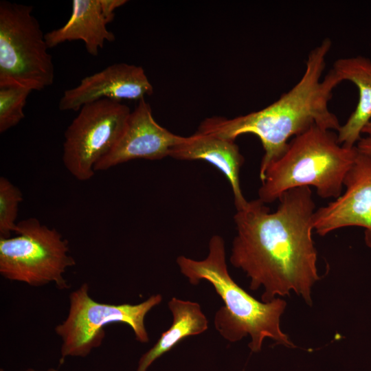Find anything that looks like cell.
Wrapping results in <instances>:
<instances>
[{
    "instance_id": "9a60e30c",
    "label": "cell",
    "mask_w": 371,
    "mask_h": 371,
    "mask_svg": "<svg viewBox=\"0 0 371 371\" xmlns=\"http://www.w3.org/2000/svg\"><path fill=\"white\" fill-rule=\"evenodd\" d=\"M168 306L172 315L170 327L157 343L142 355L136 371H146L161 355L170 351L184 338L199 335L208 328V319L199 303L172 297Z\"/></svg>"
},
{
    "instance_id": "277c9868",
    "label": "cell",
    "mask_w": 371,
    "mask_h": 371,
    "mask_svg": "<svg viewBox=\"0 0 371 371\" xmlns=\"http://www.w3.org/2000/svg\"><path fill=\"white\" fill-rule=\"evenodd\" d=\"M358 150L340 144L337 133L314 126L294 137L286 150L267 169L258 190L265 203L286 191L313 186L322 199L337 198Z\"/></svg>"
},
{
    "instance_id": "8fae6325",
    "label": "cell",
    "mask_w": 371,
    "mask_h": 371,
    "mask_svg": "<svg viewBox=\"0 0 371 371\" xmlns=\"http://www.w3.org/2000/svg\"><path fill=\"white\" fill-rule=\"evenodd\" d=\"M153 91V86L142 67L115 63L86 76L76 87L66 90L58 108L61 111H79L84 105L101 99L139 101Z\"/></svg>"
},
{
    "instance_id": "7a4b0ae2",
    "label": "cell",
    "mask_w": 371,
    "mask_h": 371,
    "mask_svg": "<svg viewBox=\"0 0 371 371\" xmlns=\"http://www.w3.org/2000/svg\"><path fill=\"white\" fill-rule=\"evenodd\" d=\"M331 46V41L326 38L314 47L308 55L301 78L274 102L234 118H206L198 132L234 141L247 133L258 137L265 151L260 180L268 167L286 150L291 138L314 126L337 132L341 124L328 104L333 89L341 82L331 69L323 77Z\"/></svg>"
},
{
    "instance_id": "3957f363",
    "label": "cell",
    "mask_w": 371,
    "mask_h": 371,
    "mask_svg": "<svg viewBox=\"0 0 371 371\" xmlns=\"http://www.w3.org/2000/svg\"><path fill=\"white\" fill-rule=\"evenodd\" d=\"M177 263L191 284L198 285L201 280H205L223 300L224 306L215 314L214 326L225 339L236 342L249 336L248 346L254 352L261 350L266 338L294 347L280 327L286 301L280 297L269 302L258 301L237 284L227 270L225 241L221 236L211 238L209 253L204 259L196 260L180 256Z\"/></svg>"
},
{
    "instance_id": "e0dca14e",
    "label": "cell",
    "mask_w": 371,
    "mask_h": 371,
    "mask_svg": "<svg viewBox=\"0 0 371 371\" xmlns=\"http://www.w3.org/2000/svg\"><path fill=\"white\" fill-rule=\"evenodd\" d=\"M23 201L21 190L7 178L0 177V238H10L17 233L16 219L19 203Z\"/></svg>"
},
{
    "instance_id": "5b68a950",
    "label": "cell",
    "mask_w": 371,
    "mask_h": 371,
    "mask_svg": "<svg viewBox=\"0 0 371 371\" xmlns=\"http://www.w3.org/2000/svg\"><path fill=\"white\" fill-rule=\"evenodd\" d=\"M32 9L0 1V87L41 91L53 84L52 57Z\"/></svg>"
},
{
    "instance_id": "30bf717a",
    "label": "cell",
    "mask_w": 371,
    "mask_h": 371,
    "mask_svg": "<svg viewBox=\"0 0 371 371\" xmlns=\"http://www.w3.org/2000/svg\"><path fill=\"white\" fill-rule=\"evenodd\" d=\"M183 139L157 124L150 106L142 99L131 112L113 148L95 164L94 170H106L137 159H163L170 156L172 148Z\"/></svg>"
},
{
    "instance_id": "5bb4252c",
    "label": "cell",
    "mask_w": 371,
    "mask_h": 371,
    "mask_svg": "<svg viewBox=\"0 0 371 371\" xmlns=\"http://www.w3.org/2000/svg\"><path fill=\"white\" fill-rule=\"evenodd\" d=\"M106 25L100 0H74L69 20L61 27L45 34V39L48 48L66 41L81 40L87 52L96 56L105 41H115L114 34L107 30Z\"/></svg>"
},
{
    "instance_id": "44dd1931",
    "label": "cell",
    "mask_w": 371,
    "mask_h": 371,
    "mask_svg": "<svg viewBox=\"0 0 371 371\" xmlns=\"http://www.w3.org/2000/svg\"><path fill=\"white\" fill-rule=\"evenodd\" d=\"M25 371H38V370H34L32 368H28L27 370H26ZM45 371H57V370H56L54 368H49V369H48L47 370H45Z\"/></svg>"
},
{
    "instance_id": "d6986e66",
    "label": "cell",
    "mask_w": 371,
    "mask_h": 371,
    "mask_svg": "<svg viewBox=\"0 0 371 371\" xmlns=\"http://www.w3.org/2000/svg\"><path fill=\"white\" fill-rule=\"evenodd\" d=\"M356 148L360 153L371 157V136L361 137Z\"/></svg>"
},
{
    "instance_id": "ffe728a7",
    "label": "cell",
    "mask_w": 371,
    "mask_h": 371,
    "mask_svg": "<svg viewBox=\"0 0 371 371\" xmlns=\"http://www.w3.org/2000/svg\"><path fill=\"white\" fill-rule=\"evenodd\" d=\"M362 134H366V136H371V122H370L363 128Z\"/></svg>"
},
{
    "instance_id": "ba28073f",
    "label": "cell",
    "mask_w": 371,
    "mask_h": 371,
    "mask_svg": "<svg viewBox=\"0 0 371 371\" xmlns=\"http://www.w3.org/2000/svg\"><path fill=\"white\" fill-rule=\"evenodd\" d=\"M65 132L63 162L79 181L95 174V164L113 148L131 113L119 101L101 99L79 110Z\"/></svg>"
},
{
    "instance_id": "6da1fadb",
    "label": "cell",
    "mask_w": 371,
    "mask_h": 371,
    "mask_svg": "<svg viewBox=\"0 0 371 371\" xmlns=\"http://www.w3.org/2000/svg\"><path fill=\"white\" fill-rule=\"evenodd\" d=\"M279 201L274 212L259 199L237 210L230 262L249 278L251 290L263 288L262 302L293 292L311 305L312 289L319 276L311 188L289 190Z\"/></svg>"
},
{
    "instance_id": "7c38bea8",
    "label": "cell",
    "mask_w": 371,
    "mask_h": 371,
    "mask_svg": "<svg viewBox=\"0 0 371 371\" xmlns=\"http://www.w3.org/2000/svg\"><path fill=\"white\" fill-rule=\"evenodd\" d=\"M182 160L206 161L219 169L227 177L234 195L236 210L247 203L240 183V170L244 157L234 140L196 132L172 148L170 156Z\"/></svg>"
},
{
    "instance_id": "52a82bcc",
    "label": "cell",
    "mask_w": 371,
    "mask_h": 371,
    "mask_svg": "<svg viewBox=\"0 0 371 371\" xmlns=\"http://www.w3.org/2000/svg\"><path fill=\"white\" fill-rule=\"evenodd\" d=\"M162 299L161 295L157 294L137 304L100 303L89 295L88 284H82L70 293L68 315L55 328L62 340V359L87 357L102 344L105 337L104 327L114 323L129 326L137 341L148 342L144 319Z\"/></svg>"
},
{
    "instance_id": "2e32d148",
    "label": "cell",
    "mask_w": 371,
    "mask_h": 371,
    "mask_svg": "<svg viewBox=\"0 0 371 371\" xmlns=\"http://www.w3.org/2000/svg\"><path fill=\"white\" fill-rule=\"evenodd\" d=\"M32 91L20 86L0 87V133L18 124L24 117L23 109Z\"/></svg>"
},
{
    "instance_id": "ac0fdd59",
    "label": "cell",
    "mask_w": 371,
    "mask_h": 371,
    "mask_svg": "<svg viewBox=\"0 0 371 371\" xmlns=\"http://www.w3.org/2000/svg\"><path fill=\"white\" fill-rule=\"evenodd\" d=\"M127 2L126 0H100L102 16L106 24L115 16V10Z\"/></svg>"
},
{
    "instance_id": "9c48e42d",
    "label": "cell",
    "mask_w": 371,
    "mask_h": 371,
    "mask_svg": "<svg viewBox=\"0 0 371 371\" xmlns=\"http://www.w3.org/2000/svg\"><path fill=\"white\" fill-rule=\"evenodd\" d=\"M344 186V193L315 210L313 229L324 236L345 227H361L364 229L365 243L371 248V157L358 151Z\"/></svg>"
},
{
    "instance_id": "4fadbf2b",
    "label": "cell",
    "mask_w": 371,
    "mask_h": 371,
    "mask_svg": "<svg viewBox=\"0 0 371 371\" xmlns=\"http://www.w3.org/2000/svg\"><path fill=\"white\" fill-rule=\"evenodd\" d=\"M331 70L342 82H352L358 89L359 100L355 111L337 131L340 144L356 147L365 126L371 122V60L357 56L337 60Z\"/></svg>"
},
{
    "instance_id": "8992f818",
    "label": "cell",
    "mask_w": 371,
    "mask_h": 371,
    "mask_svg": "<svg viewBox=\"0 0 371 371\" xmlns=\"http://www.w3.org/2000/svg\"><path fill=\"white\" fill-rule=\"evenodd\" d=\"M17 225L16 236L0 238L1 275L30 286L53 282L59 289H68L63 274L76 265L68 254V240L36 218L23 220Z\"/></svg>"
}]
</instances>
